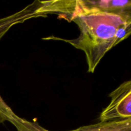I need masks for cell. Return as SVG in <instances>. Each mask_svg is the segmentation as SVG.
I'll use <instances>...</instances> for the list:
<instances>
[{"mask_svg":"<svg viewBox=\"0 0 131 131\" xmlns=\"http://www.w3.org/2000/svg\"><path fill=\"white\" fill-rule=\"evenodd\" d=\"M46 3L47 14H57L59 18L74 22L80 35L72 40L54 36L42 39L63 41L83 51L88 72H94L105 54L131 35V17L97 8L87 0H54Z\"/></svg>","mask_w":131,"mask_h":131,"instance_id":"1","label":"cell"},{"mask_svg":"<svg viewBox=\"0 0 131 131\" xmlns=\"http://www.w3.org/2000/svg\"><path fill=\"white\" fill-rule=\"evenodd\" d=\"M8 121L17 131H50L42 127L36 122H30L17 115L8 105L0 111V122ZM68 131H131V118L118 119L100 122Z\"/></svg>","mask_w":131,"mask_h":131,"instance_id":"2","label":"cell"},{"mask_svg":"<svg viewBox=\"0 0 131 131\" xmlns=\"http://www.w3.org/2000/svg\"><path fill=\"white\" fill-rule=\"evenodd\" d=\"M109 97L111 101L101 113V122L131 118V79L122 83Z\"/></svg>","mask_w":131,"mask_h":131,"instance_id":"3","label":"cell"},{"mask_svg":"<svg viewBox=\"0 0 131 131\" xmlns=\"http://www.w3.org/2000/svg\"><path fill=\"white\" fill-rule=\"evenodd\" d=\"M45 1H35L23 10L0 19V40L10 28L15 24L23 23L29 19L45 17L48 14L44 8Z\"/></svg>","mask_w":131,"mask_h":131,"instance_id":"4","label":"cell"}]
</instances>
